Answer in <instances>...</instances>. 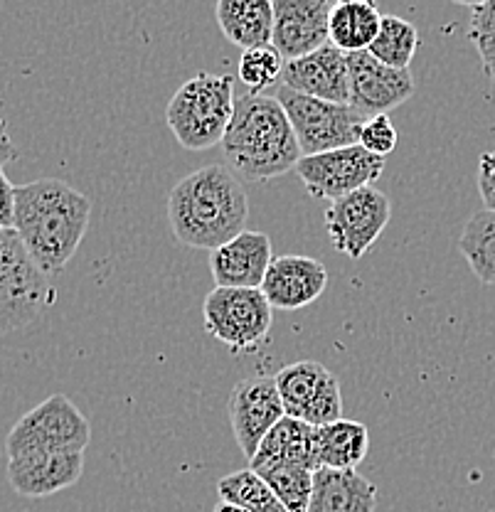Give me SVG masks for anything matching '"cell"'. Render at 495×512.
<instances>
[{
	"mask_svg": "<svg viewBox=\"0 0 495 512\" xmlns=\"http://www.w3.org/2000/svg\"><path fill=\"white\" fill-rule=\"evenodd\" d=\"M382 173H385V158L372 156L360 143L318 153V156H306L296 165V175L308 195L330 202L370 188Z\"/></svg>",
	"mask_w": 495,
	"mask_h": 512,
	"instance_id": "10",
	"label": "cell"
},
{
	"mask_svg": "<svg viewBox=\"0 0 495 512\" xmlns=\"http://www.w3.org/2000/svg\"><path fill=\"white\" fill-rule=\"evenodd\" d=\"M215 15L222 35L242 52L271 45L274 37L271 0H220Z\"/></svg>",
	"mask_w": 495,
	"mask_h": 512,
	"instance_id": "21",
	"label": "cell"
},
{
	"mask_svg": "<svg viewBox=\"0 0 495 512\" xmlns=\"http://www.w3.org/2000/svg\"><path fill=\"white\" fill-rule=\"evenodd\" d=\"M259 473L269 488L274 490L276 498L284 503V508L289 512H308L313 495V476L316 471H308V468H296V466H274L264 468Z\"/></svg>",
	"mask_w": 495,
	"mask_h": 512,
	"instance_id": "27",
	"label": "cell"
},
{
	"mask_svg": "<svg viewBox=\"0 0 495 512\" xmlns=\"http://www.w3.org/2000/svg\"><path fill=\"white\" fill-rule=\"evenodd\" d=\"M399 133L390 116H372L360 131V146L377 158H387L397 148Z\"/></svg>",
	"mask_w": 495,
	"mask_h": 512,
	"instance_id": "30",
	"label": "cell"
},
{
	"mask_svg": "<svg viewBox=\"0 0 495 512\" xmlns=\"http://www.w3.org/2000/svg\"><path fill=\"white\" fill-rule=\"evenodd\" d=\"M459 249L481 284H495V212L481 210L466 222Z\"/></svg>",
	"mask_w": 495,
	"mask_h": 512,
	"instance_id": "24",
	"label": "cell"
},
{
	"mask_svg": "<svg viewBox=\"0 0 495 512\" xmlns=\"http://www.w3.org/2000/svg\"><path fill=\"white\" fill-rule=\"evenodd\" d=\"M468 40L476 45L478 55H481L483 72H486L488 79L495 84V0L471 5Z\"/></svg>",
	"mask_w": 495,
	"mask_h": 512,
	"instance_id": "29",
	"label": "cell"
},
{
	"mask_svg": "<svg viewBox=\"0 0 495 512\" xmlns=\"http://www.w3.org/2000/svg\"><path fill=\"white\" fill-rule=\"evenodd\" d=\"M232 74H198L188 79L170 99L165 121L175 141L188 151H207L225 141L234 106Z\"/></svg>",
	"mask_w": 495,
	"mask_h": 512,
	"instance_id": "4",
	"label": "cell"
},
{
	"mask_svg": "<svg viewBox=\"0 0 495 512\" xmlns=\"http://www.w3.org/2000/svg\"><path fill=\"white\" fill-rule=\"evenodd\" d=\"M377 488L358 471L318 468L308 512H375Z\"/></svg>",
	"mask_w": 495,
	"mask_h": 512,
	"instance_id": "20",
	"label": "cell"
},
{
	"mask_svg": "<svg viewBox=\"0 0 495 512\" xmlns=\"http://www.w3.org/2000/svg\"><path fill=\"white\" fill-rule=\"evenodd\" d=\"M330 0H276L271 47L284 62L301 60L330 45Z\"/></svg>",
	"mask_w": 495,
	"mask_h": 512,
	"instance_id": "14",
	"label": "cell"
},
{
	"mask_svg": "<svg viewBox=\"0 0 495 512\" xmlns=\"http://www.w3.org/2000/svg\"><path fill=\"white\" fill-rule=\"evenodd\" d=\"M392 217L390 197L377 188H363L330 202L326 229L335 252L348 259H363L367 249L380 239Z\"/></svg>",
	"mask_w": 495,
	"mask_h": 512,
	"instance_id": "11",
	"label": "cell"
},
{
	"mask_svg": "<svg viewBox=\"0 0 495 512\" xmlns=\"http://www.w3.org/2000/svg\"><path fill=\"white\" fill-rule=\"evenodd\" d=\"M274 96L284 106L286 116L294 126L303 158L358 146L367 116L350 104H330V101L311 99V96L291 92L284 84L276 89Z\"/></svg>",
	"mask_w": 495,
	"mask_h": 512,
	"instance_id": "6",
	"label": "cell"
},
{
	"mask_svg": "<svg viewBox=\"0 0 495 512\" xmlns=\"http://www.w3.org/2000/svg\"><path fill=\"white\" fill-rule=\"evenodd\" d=\"M212 512H247V510L237 508V505H230V503H222V500H220V503L215 505V510H212Z\"/></svg>",
	"mask_w": 495,
	"mask_h": 512,
	"instance_id": "34",
	"label": "cell"
},
{
	"mask_svg": "<svg viewBox=\"0 0 495 512\" xmlns=\"http://www.w3.org/2000/svg\"><path fill=\"white\" fill-rule=\"evenodd\" d=\"M92 202L65 180H35L15 188L13 229L47 276L60 274L87 234Z\"/></svg>",
	"mask_w": 495,
	"mask_h": 512,
	"instance_id": "2",
	"label": "cell"
},
{
	"mask_svg": "<svg viewBox=\"0 0 495 512\" xmlns=\"http://www.w3.org/2000/svg\"><path fill=\"white\" fill-rule=\"evenodd\" d=\"M478 190L486 210L495 212V151L483 153L478 160Z\"/></svg>",
	"mask_w": 495,
	"mask_h": 512,
	"instance_id": "31",
	"label": "cell"
},
{
	"mask_svg": "<svg viewBox=\"0 0 495 512\" xmlns=\"http://www.w3.org/2000/svg\"><path fill=\"white\" fill-rule=\"evenodd\" d=\"M222 148L244 183H266L291 173L303 158L284 106L266 94L239 96Z\"/></svg>",
	"mask_w": 495,
	"mask_h": 512,
	"instance_id": "3",
	"label": "cell"
},
{
	"mask_svg": "<svg viewBox=\"0 0 495 512\" xmlns=\"http://www.w3.org/2000/svg\"><path fill=\"white\" fill-rule=\"evenodd\" d=\"M328 286V269L313 256L284 254L274 256L262 293L271 308L279 311H298V308L311 306L313 301L323 296Z\"/></svg>",
	"mask_w": 495,
	"mask_h": 512,
	"instance_id": "16",
	"label": "cell"
},
{
	"mask_svg": "<svg viewBox=\"0 0 495 512\" xmlns=\"http://www.w3.org/2000/svg\"><path fill=\"white\" fill-rule=\"evenodd\" d=\"M15 220V185H10L8 175L0 168V229H13Z\"/></svg>",
	"mask_w": 495,
	"mask_h": 512,
	"instance_id": "32",
	"label": "cell"
},
{
	"mask_svg": "<svg viewBox=\"0 0 495 512\" xmlns=\"http://www.w3.org/2000/svg\"><path fill=\"white\" fill-rule=\"evenodd\" d=\"M84 473V453L28 451L8 456V480L25 498H47L72 488Z\"/></svg>",
	"mask_w": 495,
	"mask_h": 512,
	"instance_id": "15",
	"label": "cell"
},
{
	"mask_svg": "<svg viewBox=\"0 0 495 512\" xmlns=\"http://www.w3.org/2000/svg\"><path fill=\"white\" fill-rule=\"evenodd\" d=\"M419 47V32L409 20L397 18V15H385L382 18L380 32L370 45V55L377 62L387 64L392 69H409L414 52Z\"/></svg>",
	"mask_w": 495,
	"mask_h": 512,
	"instance_id": "26",
	"label": "cell"
},
{
	"mask_svg": "<svg viewBox=\"0 0 495 512\" xmlns=\"http://www.w3.org/2000/svg\"><path fill=\"white\" fill-rule=\"evenodd\" d=\"M316 448L321 468L333 471H355L365 461L370 448V431L353 419H338L333 424L318 426Z\"/></svg>",
	"mask_w": 495,
	"mask_h": 512,
	"instance_id": "23",
	"label": "cell"
},
{
	"mask_svg": "<svg viewBox=\"0 0 495 512\" xmlns=\"http://www.w3.org/2000/svg\"><path fill=\"white\" fill-rule=\"evenodd\" d=\"M247 217L249 202L242 180L220 163L193 170L168 195V220L175 239L210 254L239 237Z\"/></svg>",
	"mask_w": 495,
	"mask_h": 512,
	"instance_id": "1",
	"label": "cell"
},
{
	"mask_svg": "<svg viewBox=\"0 0 495 512\" xmlns=\"http://www.w3.org/2000/svg\"><path fill=\"white\" fill-rule=\"evenodd\" d=\"M89 441L92 426L87 416L65 394H52L10 429L5 451L8 456L28 451L84 453Z\"/></svg>",
	"mask_w": 495,
	"mask_h": 512,
	"instance_id": "8",
	"label": "cell"
},
{
	"mask_svg": "<svg viewBox=\"0 0 495 512\" xmlns=\"http://www.w3.org/2000/svg\"><path fill=\"white\" fill-rule=\"evenodd\" d=\"M276 387L284 402V412L291 419L303 421L313 429L343 419L340 382L321 362L301 360L281 367L276 372Z\"/></svg>",
	"mask_w": 495,
	"mask_h": 512,
	"instance_id": "9",
	"label": "cell"
},
{
	"mask_svg": "<svg viewBox=\"0 0 495 512\" xmlns=\"http://www.w3.org/2000/svg\"><path fill=\"white\" fill-rule=\"evenodd\" d=\"M284 87L291 92L330 101V104H350V69L348 55L338 47L326 45L313 55L284 64Z\"/></svg>",
	"mask_w": 495,
	"mask_h": 512,
	"instance_id": "17",
	"label": "cell"
},
{
	"mask_svg": "<svg viewBox=\"0 0 495 512\" xmlns=\"http://www.w3.org/2000/svg\"><path fill=\"white\" fill-rule=\"evenodd\" d=\"M217 493H220L222 503L237 505L247 512H289L269 488V483L252 468L234 471L217 480Z\"/></svg>",
	"mask_w": 495,
	"mask_h": 512,
	"instance_id": "25",
	"label": "cell"
},
{
	"mask_svg": "<svg viewBox=\"0 0 495 512\" xmlns=\"http://www.w3.org/2000/svg\"><path fill=\"white\" fill-rule=\"evenodd\" d=\"M284 64V57L271 45L244 52L239 60V82L249 89V94H262L264 89L279 82L284 74Z\"/></svg>",
	"mask_w": 495,
	"mask_h": 512,
	"instance_id": "28",
	"label": "cell"
},
{
	"mask_svg": "<svg viewBox=\"0 0 495 512\" xmlns=\"http://www.w3.org/2000/svg\"><path fill=\"white\" fill-rule=\"evenodd\" d=\"M15 158H18V151H15L13 141H10L8 136V126H5V121L0 119V168Z\"/></svg>",
	"mask_w": 495,
	"mask_h": 512,
	"instance_id": "33",
	"label": "cell"
},
{
	"mask_svg": "<svg viewBox=\"0 0 495 512\" xmlns=\"http://www.w3.org/2000/svg\"><path fill=\"white\" fill-rule=\"evenodd\" d=\"M350 106L360 114L387 116V111L402 106L414 94V77L409 69H392L377 62L370 52L348 55Z\"/></svg>",
	"mask_w": 495,
	"mask_h": 512,
	"instance_id": "13",
	"label": "cell"
},
{
	"mask_svg": "<svg viewBox=\"0 0 495 512\" xmlns=\"http://www.w3.org/2000/svg\"><path fill=\"white\" fill-rule=\"evenodd\" d=\"M52 286L15 229H0V333H13L50 306Z\"/></svg>",
	"mask_w": 495,
	"mask_h": 512,
	"instance_id": "5",
	"label": "cell"
},
{
	"mask_svg": "<svg viewBox=\"0 0 495 512\" xmlns=\"http://www.w3.org/2000/svg\"><path fill=\"white\" fill-rule=\"evenodd\" d=\"M274 466H296L318 471V448H316V429L303 421L284 416L269 436L259 446L257 456L249 461L252 471H264Z\"/></svg>",
	"mask_w": 495,
	"mask_h": 512,
	"instance_id": "19",
	"label": "cell"
},
{
	"mask_svg": "<svg viewBox=\"0 0 495 512\" xmlns=\"http://www.w3.org/2000/svg\"><path fill=\"white\" fill-rule=\"evenodd\" d=\"M205 330L232 352L257 350L274 323L262 288H212L202 303Z\"/></svg>",
	"mask_w": 495,
	"mask_h": 512,
	"instance_id": "7",
	"label": "cell"
},
{
	"mask_svg": "<svg viewBox=\"0 0 495 512\" xmlns=\"http://www.w3.org/2000/svg\"><path fill=\"white\" fill-rule=\"evenodd\" d=\"M227 409L234 441L244 458L252 461L269 431L286 416L276 375H254L234 384Z\"/></svg>",
	"mask_w": 495,
	"mask_h": 512,
	"instance_id": "12",
	"label": "cell"
},
{
	"mask_svg": "<svg viewBox=\"0 0 495 512\" xmlns=\"http://www.w3.org/2000/svg\"><path fill=\"white\" fill-rule=\"evenodd\" d=\"M382 18L385 15L377 10V5L367 3V0H343L335 3L330 10L328 35L330 45L338 47L345 55H355V52H367L375 42L377 32H380Z\"/></svg>",
	"mask_w": 495,
	"mask_h": 512,
	"instance_id": "22",
	"label": "cell"
},
{
	"mask_svg": "<svg viewBox=\"0 0 495 512\" xmlns=\"http://www.w3.org/2000/svg\"><path fill=\"white\" fill-rule=\"evenodd\" d=\"M271 261L269 234L244 229L210 254V271L217 288H262Z\"/></svg>",
	"mask_w": 495,
	"mask_h": 512,
	"instance_id": "18",
	"label": "cell"
}]
</instances>
